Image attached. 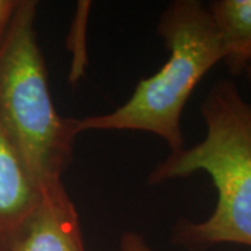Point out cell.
Here are the masks:
<instances>
[{"mask_svg": "<svg viewBox=\"0 0 251 251\" xmlns=\"http://www.w3.org/2000/svg\"><path fill=\"white\" fill-rule=\"evenodd\" d=\"M205 137L171 152L150 173L151 184L206 173L216 188L214 212L201 222L181 219L173 242L190 251L225 243L251 247V103L230 80L215 82L202 100Z\"/></svg>", "mask_w": 251, "mask_h": 251, "instance_id": "cell-1", "label": "cell"}, {"mask_svg": "<svg viewBox=\"0 0 251 251\" xmlns=\"http://www.w3.org/2000/svg\"><path fill=\"white\" fill-rule=\"evenodd\" d=\"M34 0H16L0 31V130L39 190L63 181L77 119L56 110L36 34Z\"/></svg>", "mask_w": 251, "mask_h": 251, "instance_id": "cell-2", "label": "cell"}, {"mask_svg": "<svg viewBox=\"0 0 251 251\" xmlns=\"http://www.w3.org/2000/svg\"><path fill=\"white\" fill-rule=\"evenodd\" d=\"M158 34L169 57L158 72L140 81L122 106L98 116L77 119V131L131 130L161 137L176 152L184 148L181 115L190 95L224 49L215 24L198 0H175L162 13Z\"/></svg>", "mask_w": 251, "mask_h": 251, "instance_id": "cell-3", "label": "cell"}, {"mask_svg": "<svg viewBox=\"0 0 251 251\" xmlns=\"http://www.w3.org/2000/svg\"><path fill=\"white\" fill-rule=\"evenodd\" d=\"M14 251H87L80 216L63 181L41 190V201Z\"/></svg>", "mask_w": 251, "mask_h": 251, "instance_id": "cell-4", "label": "cell"}, {"mask_svg": "<svg viewBox=\"0 0 251 251\" xmlns=\"http://www.w3.org/2000/svg\"><path fill=\"white\" fill-rule=\"evenodd\" d=\"M41 190L0 130V251H14L35 214Z\"/></svg>", "mask_w": 251, "mask_h": 251, "instance_id": "cell-5", "label": "cell"}, {"mask_svg": "<svg viewBox=\"0 0 251 251\" xmlns=\"http://www.w3.org/2000/svg\"><path fill=\"white\" fill-rule=\"evenodd\" d=\"M224 49V63L240 74L251 60V0H215L206 7Z\"/></svg>", "mask_w": 251, "mask_h": 251, "instance_id": "cell-6", "label": "cell"}, {"mask_svg": "<svg viewBox=\"0 0 251 251\" xmlns=\"http://www.w3.org/2000/svg\"><path fill=\"white\" fill-rule=\"evenodd\" d=\"M119 251H155L143 237V234L137 232H126L120 237Z\"/></svg>", "mask_w": 251, "mask_h": 251, "instance_id": "cell-7", "label": "cell"}, {"mask_svg": "<svg viewBox=\"0 0 251 251\" xmlns=\"http://www.w3.org/2000/svg\"><path fill=\"white\" fill-rule=\"evenodd\" d=\"M16 0H0V31L4 27L7 18L10 17L11 11L14 9Z\"/></svg>", "mask_w": 251, "mask_h": 251, "instance_id": "cell-8", "label": "cell"}, {"mask_svg": "<svg viewBox=\"0 0 251 251\" xmlns=\"http://www.w3.org/2000/svg\"><path fill=\"white\" fill-rule=\"evenodd\" d=\"M244 72L247 73V78H249V81H250L251 84V60L249 62V64H247V67H246V70Z\"/></svg>", "mask_w": 251, "mask_h": 251, "instance_id": "cell-9", "label": "cell"}]
</instances>
